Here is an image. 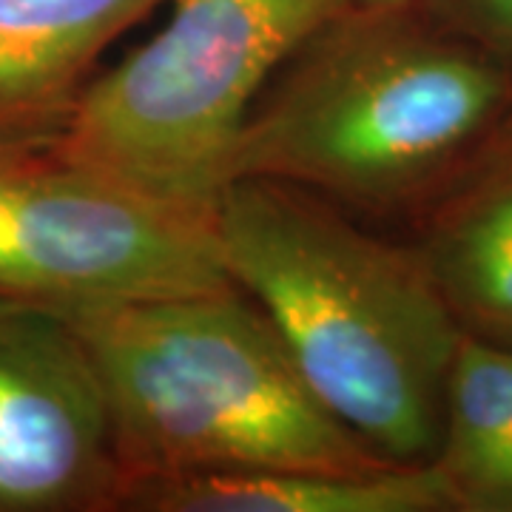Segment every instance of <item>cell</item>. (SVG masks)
Wrapping results in <instances>:
<instances>
[{
	"instance_id": "cell-4",
	"label": "cell",
	"mask_w": 512,
	"mask_h": 512,
	"mask_svg": "<svg viewBox=\"0 0 512 512\" xmlns=\"http://www.w3.org/2000/svg\"><path fill=\"white\" fill-rule=\"evenodd\" d=\"M171 3L163 29L80 89L46 148L211 208L262 92L353 0Z\"/></svg>"
},
{
	"instance_id": "cell-13",
	"label": "cell",
	"mask_w": 512,
	"mask_h": 512,
	"mask_svg": "<svg viewBox=\"0 0 512 512\" xmlns=\"http://www.w3.org/2000/svg\"><path fill=\"white\" fill-rule=\"evenodd\" d=\"M353 6L370 9V12H402V9L427 6V0H353Z\"/></svg>"
},
{
	"instance_id": "cell-5",
	"label": "cell",
	"mask_w": 512,
	"mask_h": 512,
	"mask_svg": "<svg viewBox=\"0 0 512 512\" xmlns=\"http://www.w3.org/2000/svg\"><path fill=\"white\" fill-rule=\"evenodd\" d=\"M234 288L211 208L168 200L43 143L0 154V296L57 313Z\"/></svg>"
},
{
	"instance_id": "cell-14",
	"label": "cell",
	"mask_w": 512,
	"mask_h": 512,
	"mask_svg": "<svg viewBox=\"0 0 512 512\" xmlns=\"http://www.w3.org/2000/svg\"><path fill=\"white\" fill-rule=\"evenodd\" d=\"M12 146H23V143H20V140H9V137H3V134H0V154Z\"/></svg>"
},
{
	"instance_id": "cell-9",
	"label": "cell",
	"mask_w": 512,
	"mask_h": 512,
	"mask_svg": "<svg viewBox=\"0 0 512 512\" xmlns=\"http://www.w3.org/2000/svg\"><path fill=\"white\" fill-rule=\"evenodd\" d=\"M123 510L143 512H456L433 464L365 470L205 473L140 484Z\"/></svg>"
},
{
	"instance_id": "cell-10",
	"label": "cell",
	"mask_w": 512,
	"mask_h": 512,
	"mask_svg": "<svg viewBox=\"0 0 512 512\" xmlns=\"http://www.w3.org/2000/svg\"><path fill=\"white\" fill-rule=\"evenodd\" d=\"M430 18L512 69V0H433Z\"/></svg>"
},
{
	"instance_id": "cell-2",
	"label": "cell",
	"mask_w": 512,
	"mask_h": 512,
	"mask_svg": "<svg viewBox=\"0 0 512 512\" xmlns=\"http://www.w3.org/2000/svg\"><path fill=\"white\" fill-rule=\"evenodd\" d=\"M510 103V66L421 6H350L262 92L225 183L259 177L350 208H396L458 177Z\"/></svg>"
},
{
	"instance_id": "cell-6",
	"label": "cell",
	"mask_w": 512,
	"mask_h": 512,
	"mask_svg": "<svg viewBox=\"0 0 512 512\" xmlns=\"http://www.w3.org/2000/svg\"><path fill=\"white\" fill-rule=\"evenodd\" d=\"M126 470L92 353L63 313L0 296V512L120 510Z\"/></svg>"
},
{
	"instance_id": "cell-8",
	"label": "cell",
	"mask_w": 512,
	"mask_h": 512,
	"mask_svg": "<svg viewBox=\"0 0 512 512\" xmlns=\"http://www.w3.org/2000/svg\"><path fill=\"white\" fill-rule=\"evenodd\" d=\"M416 245L458 328L512 348V151H481Z\"/></svg>"
},
{
	"instance_id": "cell-12",
	"label": "cell",
	"mask_w": 512,
	"mask_h": 512,
	"mask_svg": "<svg viewBox=\"0 0 512 512\" xmlns=\"http://www.w3.org/2000/svg\"><path fill=\"white\" fill-rule=\"evenodd\" d=\"M481 151H512V103L510 109H507V114L501 117L498 128L493 131V137L484 143ZM481 151H478V154H481Z\"/></svg>"
},
{
	"instance_id": "cell-1",
	"label": "cell",
	"mask_w": 512,
	"mask_h": 512,
	"mask_svg": "<svg viewBox=\"0 0 512 512\" xmlns=\"http://www.w3.org/2000/svg\"><path fill=\"white\" fill-rule=\"evenodd\" d=\"M211 225L222 271L271 322L313 396L376 456L430 464L464 330L419 248L259 177L222 185Z\"/></svg>"
},
{
	"instance_id": "cell-3",
	"label": "cell",
	"mask_w": 512,
	"mask_h": 512,
	"mask_svg": "<svg viewBox=\"0 0 512 512\" xmlns=\"http://www.w3.org/2000/svg\"><path fill=\"white\" fill-rule=\"evenodd\" d=\"M63 316L106 387L126 495L205 473L387 464L313 396L237 288Z\"/></svg>"
},
{
	"instance_id": "cell-11",
	"label": "cell",
	"mask_w": 512,
	"mask_h": 512,
	"mask_svg": "<svg viewBox=\"0 0 512 512\" xmlns=\"http://www.w3.org/2000/svg\"><path fill=\"white\" fill-rule=\"evenodd\" d=\"M476 512H512V419L493 476L478 498Z\"/></svg>"
},
{
	"instance_id": "cell-7",
	"label": "cell",
	"mask_w": 512,
	"mask_h": 512,
	"mask_svg": "<svg viewBox=\"0 0 512 512\" xmlns=\"http://www.w3.org/2000/svg\"><path fill=\"white\" fill-rule=\"evenodd\" d=\"M168 0H0V134L43 143L117 37Z\"/></svg>"
}]
</instances>
